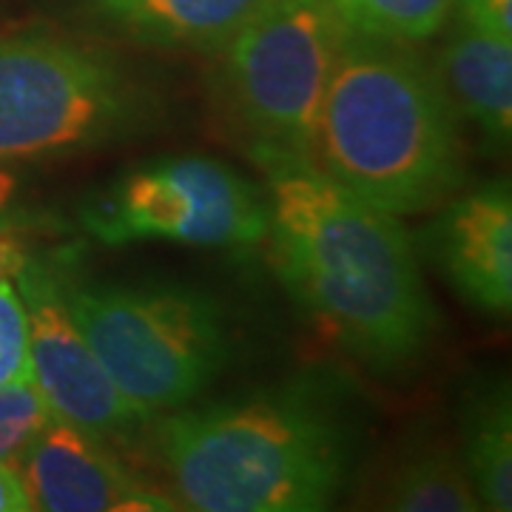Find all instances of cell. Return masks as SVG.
<instances>
[{"mask_svg": "<svg viewBox=\"0 0 512 512\" xmlns=\"http://www.w3.org/2000/svg\"><path fill=\"white\" fill-rule=\"evenodd\" d=\"M251 160L265 174L268 237L293 299L379 376L421 362L436 339L439 311L399 217L299 154L251 146Z\"/></svg>", "mask_w": 512, "mask_h": 512, "instance_id": "cell-1", "label": "cell"}, {"mask_svg": "<svg viewBox=\"0 0 512 512\" xmlns=\"http://www.w3.org/2000/svg\"><path fill=\"white\" fill-rule=\"evenodd\" d=\"M185 510L316 512L348 484L356 424L342 390L296 379L237 402L168 413L154 433Z\"/></svg>", "mask_w": 512, "mask_h": 512, "instance_id": "cell-2", "label": "cell"}, {"mask_svg": "<svg viewBox=\"0 0 512 512\" xmlns=\"http://www.w3.org/2000/svg\"><path fill=\"white\" fill-rule=\"evenodd\" d=\"M439 72L410 49L350 32L313 134V163L387 214H421L456 194L467 165Z\"/></svg>", "mask_w": 512, "mask_h": 512, "instance_id": "cell-3", "label": "cell"}, {"mask_svg": "<svg viewBox=\"0 0 512 512\" xmlns=\"http://www.w3.org/2000/svg\"><path fill=\"white\" fill-rule=\"evenodd\" d=\"M66 285L77 328L143 416L188 407L228 365L222 308L188 285Z\"/></svg>", "mask_w": 512, "mask_h": 512, "instance_id": "cell-4", "label": "cell"}, {"mask_svg": "<svg viewBox=\"0 0 512 512\" xmlns=\"http://www.w3.org/2000/svg\"><path fill=\"white\" fill-rule=\"evenodd\" d=\"M154 111V94L106 52L40 32L0 35V163L111 146Z\"/></svg>", "mask_w": 512, "mask_h": 512, "instance_id": "cell-5", "label": "cell"}, {"mask_svg": "<svg viewBox=\"0 0 512 512\" xmlns=\"http://www.w3.org/2000/svg\"><path fill=\"white\" fill-rule=\"evenodd\" d=\"M350 29L330 0H268L222 49V94L251 146L313 157V134Z\"/></svg>", "mask_w": 512, "mask_h": 512, "instance_id": "cell-6", "label": "cell"}, {"mask_svg": "<svg viewBox=\"0 0 512 512\" xmlns=\"http://www.w3.org/2000/svg\"><path fill=\"white\" fill-rule=\"evenodd\" d=\"M103 245L165 239L191 248H256L268 237V197L237 168L185 154L137 165L80 211Z\"/></svg>", "mask_w": 512, "mask_h": 512, "instance_id": "cell-7", "label": "cell"}, {"mask_svg": "<svg viewBox=\"0 0 512 512\" xmlns=\"http://www.w3.org/2000/svg\"><path fill=\"white\" fill-rule=\"evenodd\" d=\"M15 279L29 316L32 382L52 413L106 441L137 433L148 416L117 390L89 339L77 328L63 279L37 259H29Z\"/></svg>", "mask_w": 512, "mask_h": 512, "instance_id": "cell-8", "label": "cell"}, {"mask_svg": "<svg viewBox=\"0 0 512 512\" xmlns=\"http://www.w3.org/2000/svg\"><path fill=\"white\" fill-rule=\"evenodd\" d=\"M35 510L46 512H157L180 510L174 498L151 490L109 441L72 421L52 419L18 464Z\"/></svg>", "mask_w": 512, "mask_h": 512, "instance_id": "cell-9", "label": "cell"}, {"mask_svg": "<svg viewBox=\"0 0 512 512\" xmlns=\"http://www.w3.org/2000/svg\"><path fill=\"white\" fill-rule=\"evenodd\" d=\"M441 279L476 313L507 319L512 308V197L507 183L447 200L421 234Z\"/></svg>", "mask_w": 512, "mask_h": 512, "instance_id": "cell-10", "label": "cell"}, {"mask_svg": "<svg viewBox=\"0 0 512 512\" xmlns=\"http://www.w3.org/2000/svg\"><path fill=\"white\" fill-rule=\"evenodd\" d=\"M439 77L458 117H467L498 151L512 131V40L490 35L456 15L447 20Z\"/></svg>", "mask_w": 512, "mask_h": 512, "instance_id": "cell-11", "label": "cell"}, {"mask_svg": "<svg viewBox=\"0 0 512 512\" xmlns=\"http://www.w3.org/2000/svg\"><path fill=\"white\" fill-rule=\"evenodd\" d=\"M268 0H83L86 12L114 35L188 52H222Z\"/></svg>", "mask_w": 512, "mask_h": 512, "instance_id": "cell-12", "label": "cell"}, {"mask_svg": "<svg viewBox=\"0 0 512 512\" xmlns=\"http://www.w3.org/2000/svg\"><path fill=\"white\" fill-rule=\"evenodd\" d=\"M461 458L484 510H512V402L507 379H478L461 402Z\"/></svg>", "mask_w": 512, "mask_h": 512, "instance_id": "cell-13", "label": "cell"}, {"mask_svg": "<svg viewBox=\"0 0 512 512\" xmlns=\"http://www.w3.org/2000/svg\"><path fill=\"white\" fill-rule=\"evenodd\" d=\"M376 507L399 512L484 510L461 453L444 444H424L404 453L379 481Z\"/></svg>", "mask_w": 512, "mask_h": 512, "instance_id": "cell-14", "label": "cell"}, {"mask_svg": "<svg viewBox=\"0 0 512 512\" xmlns=\"http://www.w3.org/2000/svg\"><path fill=\"white\" fill-rule=\"evenodd\" d=\"M350 32L390 43H421L439 35L458 0H330Z\"/></svg>", "mask_w": 512, "mask_h": 512, "instance_id": "cell-15", "label": "cell"}, {"mask_svg": "<svg viewBox=\"0 0 512 512\" xmlns=\"http://www.w3.org/2000/svg\"><path fill=\"white\" fill-rule=\"evenodd\" d=\"M52 419L55 413L35 382L0 387V464L18 470L23 456Z\"/></svg>", "mask_w": 512, "mask_h": 512, "instance_id": "cell-16", "label": "cell"}, {"mask_svg": "<svg viewBox=\"0 0 512 512\" xmlns=\"http://www.w3.org/2000/svg\"><path fill=\"white\" fill-rule=\"evenodd\" d=\"M29 316L12 279H0V387L32 382Z\"/></svg>", "mask_w": 512, "mask_h": 512, "instance_id": "cell-17", "label": "cell"}, {"mask_svg": "<svg viewBox=\"0 0 512 512\" xmlns=\"http://www.w3.org/2000/svg\"><path fill=\"white\" fill-rule=\"evenodd\" d=\"M456 15L490 35L512 40V0H458Z\"/></svg>", "mask_w": 512, "mask_h": 512, "instance_id": "cell-18", "label": "cell"}, {"mask_svg": "<svg viewBox=\"0 0 512 512\" xmlns=\"http://www.w3.org/2000/svg\"><path fill=\"white\" fill-rule=\"evenodd\" d=\"M32 498L15 467L0 464V512H32Z\"/></svg>", "mask_w": 512, "mask_h": 512, "instance_id": "cell-19", "label": "cell"}, {"mask_svg": "<svg viewBox=\"0 0 512 512\" xmlns=\"http://www.w3.org/2000/svg\"><path fill=\"white\" fill-rule=\"evenodd\" d=\"M26 262L29 256L23 251V245L0 225V279H15Z\"/></svg>", "mask_w": 512, "mask_h": 512, "instance_id": "cell-20", "label": "cell"}, {"mask_svg": "<svg viewBox=\"0 0 512 512\" xmlns=\"http://www.w3.org/2000/svg\"><path fill=\"white\" fill-rule=\"evenodd\" d=\"M15 191H18V180H15V174H9V171H3L0 168V211H6L9 208V202L15 197Z\"/></svg>", "mask_w": 512, "mask_h": 512, "instance_id": "cell-21", "label": "cell"}]
</instances>
